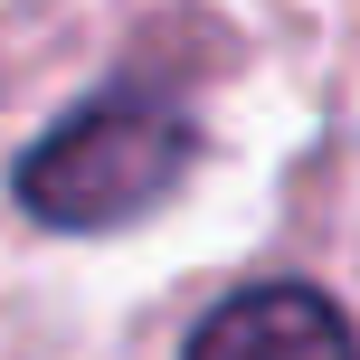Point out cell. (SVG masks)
<instances>
[{
    "label": "cell",
    "mask_w": 360,
    "mask_h": 360,
    "mask_svg": "<svg viewBox=\"0 0 360 360\" xmlns=\"http://www.w3.org/2000/svg\"><path fill=\"white\" fill-rule=\"evenodd\" d=\"M190 114L152 86H114L95 105H76L48 143H29L19 162V209L38 228H124V218L162 209L171 180L190 171Z\"/></svg>",
    "instance_id": "cell-1"
},
{
    "label": "cell",
    "mask_w": 360,
    "mask_h": 360,
    "mask_svg": "<svg viewBox=\"0 0 360 360\" xmlns=\"http://www.w3.org/2000/svg\"><path fill=\"white\" fill-rule=\"evenodd\" d=\"M190 360H360V332L313 285H247L199 323Z\"/></svg>",
    "instance_id": "cell-2"
}]
</instances>
